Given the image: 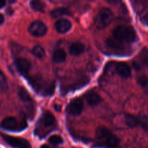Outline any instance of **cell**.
I'll list each match as a JSON object with an SVG mask.
<instances>
[{"mask_svg":"<svg viewBox=\"0 0 148 148\" xmlns=\"http://www.w3.org/2000/svg\"><path fill=\"white\" fill-rule=\"evenodd\" d=\"M114 37L122 42L132 43L137 38L135 30L132 27L129 25H119L113 31Z\"/></svg>","mask_w":148,"mask_h":148,"instance_id":"1","label":"cell"},{"mask_svg":"<svg viewBox=\"0 0 148 148\" xmlns=\"http://www.w3.org/2000/svg\"><path fill=\"white\" fill-rule=\"evenodd\" d=\"M96 135L97 137L108 147H116L119 143L118 137L113 134L111 132L105 127H98L96 131Z\"/></svg>","mask_w":148,"mask_h":148,"instance_id":"2","label":"cell"},{"mask_svg":"<svg viewBox=\"0 0 148 148\" xmlns=\"http://www.w3.org/2000/svg\"><path fill=\"white\" fill-rule=\"evenodd\" d=\"M114 19V14L111 10L103 8L98 13L95 18V26L98 29H103L111 24Z\"/></svg>","mask_w":148,"mask_h":148,"instance_id":"3","label":"cell"},{"mask_svg":"<svg viewBox=\"0 0 148 148\" xmlns=\"http://www.w3.org/2000/svg\"><path fill=\"white\" fill-rule=\"evenodd\" d=\"M28 31L34 37H42L47 33V27L41 21H35L30 25Z\"/></svg>","mask_w":148,"mask_h":148,"instance_id":"4","label":"cell"},{"mask_svg":"<svg viewBox=\"0 0 148 148\" xmlns=\"http://www.w3.org/2000/svg\"><path fill=\"white\" fill-rule=\"evenodd\" d=\"M4 140L8 143L10 145L15 148H30V143L27 140L20 137H12L8 135H3Z\"/></svg>","mask_w":148,"mask_h":148,"instance_id":"5","label":"cell"},{"mask_svg":"<svg viewBox=\"0 0 148 148\" xmlns=\"http://www.w3.org/2000/svg\"><path fill=\"white\" fill-rule=\"evenodd\" d=\"M83 101L81 98H75L72 100L68 106L67 110L69 114L73 116H78L83 110Z\"/></svg>","mask_w":148,"mask_h":148,"instance_id":"6","label":"cell"},{"mask_svg":"<svg viewBox=\"0 0 148 148\" xmlns=\"http://www.w3.org/2000/svg\"><path fill=\"white\" fill-rule=\"evenodd\" d=\"M55 27L59 33H65L71 29L72 23L67 19L62 18L56 22L55 24Z\"/></svg>","mask_w":148,"mask_h":148,"instance_id":"7","label":"cell"},{"mask_svg":"<svg viewBox=\"0 0 148 148\" xmlns=\"http://www.w3.org/2000/svg\"><path fill=\"white\" fill-rule=\"evenodd\" d=\"M15 66L21 74L25 75L30 71V63L25 58H18L15 61Z\"/></svg>","mask_w":148,"mask_h":148,"instance_id":"8","label":"cell"},{"mask_svg":"<svg viewBox=\"0 0 148 148\" xmlns=\"http://www.w3.org/2000/svg\"><path fill=\"white\" fill-rule=\"evenodd\" d=\"M116 71L121 77L127 78L131 75V68L125 62H119L117 64Z\"/></svg>","mask_w":148,"mask_h":148,"instance_id":"9","label":"cell"},{"mask_svg":"<svg viewBox=\"0 0 148 148\" xmlns=\"http://www.w3.org/2000/svg\"><path fill=\"white\" fill-rule=\"evenodd\" d=\"M1 126L4 129L10 131H14L17 129V121L14 117L8 116L4 119L1 122Z\"/></svg>","mask_w":148,"mask_h":148,"instance_id":"10","label":"cell"},{"mask_svg":"<svg viewBox=\"0 0 148 148\" xmlns=\"http://www.w3.org/2000/svg\"><path fill=\"white\" fill-rule=\"evenodd\" d=\"M85 101L90 106H96L101 101V98L97 92L94 91H89L85 95Z\"/></svg>","mask_w":148,"mask_h":148,"instance_id":"11","label":"cell"},{"mask_svg":"<svg viewBox=\"0 0 148 148\" xmlns=\"http://www.w3.org/2000/svg\"><path fill=\"white\" fill-rule=\"evenodd\" d=\"M69 51L72 56H79L85 51V46L82 43L79 42H75L70 45Z\"/></svg>","mask_w":148,"mask_h":148,"instance_id":"12","label":"cell"},{"mask_svg":"<svg viewBox=\"0 0 148 148\" xmlns=\"http://www.w3.org/2000/svg\"><path fill=\"white\" fill-rule=\"evenodd\" d=\"M66 59V53L63 49H57L53 52V61L55 63L60 64L64 62Z\"/></svg>","mask_w":148,"mask_h":148,"instance_id":"13","label":"cell"},{"mask_svg":"<svg viewBox=\"0 0 148 148\" xmlns=\"http://www.w3.org/2000/svg\"><path fill=\"white\" fill-rule=\"evenodd\" d=\"M69 14H70V11L64 7L54 9L51 12V15L53 18H57V17H60L64 15H69Z\"/></svg>","mask_w":148,"mask_h":148,"instance_id":"14","label":"cell"},{"mask_svg":"<svg viewBox=\"0 0 148 148\" xmlns=\"http://www.w3.org/2000/svg\"><path fill=\"white\" fill-rule=\"evenodd\" d=\"M55 117L50 112H46L42 118V122L45 127H51L55 123Z\"/></svg>","mask_w":148,"mask_h":148,"instance_id":"15","label":"cell"},{"mask_svg":"<svg viewBox=\"0 0 148 148\" xmlns=\"http://www.w3.org/2000/svg\"><path fill=\"white\" fill-rule=\"evenodd\" d=\"M18 96L22 101L26 103H30L32 102V98L27 90L24 88H20L18 90Z\"/></svg>","mask_w":148,"mask_h":148,"instance_id":"16","label":"cell"},{"mask_svg":"<svg viewBox=\"0 0 148 148\" xmlns=\"http://www.w3.org/2000/svg\"><path fill=\"white\" fill-rule=\"evenodd\" d=\"M107 45H108L109 47L112 48V49H121L123 47V43L124 42L121 41L119 39L116 38L115 37H110L109 38L107 39L106 40Z\"/></svg>","mask_w":148,"mask_h":148,"instance_id":"17","label":"cell"},{"mask_svg":"<svg viewBox=\"0 0 148 148\" xmlns=\"http://www.w3.org/2000/svg\"><path fill=\"white\" fill-rule=\"evenodd\" d=\"M125 121L126 124L130 127H134L140 124L138 117L134 116L132 115V114H126Z\"/></svg>","mask_w":148,"mask_h":148,"instance_id":"18","label":"cell"},{"mask_svg":"<svg viewBox=\"0 0 148 148\" xmlns=\"http://www.w3.org/2000/svg\"><path fill=\"white\" fill-rule=\"evenodd\" d=\"M32 53L38 59H43L46 56V52L42 46L37 45L35 46L32 49Z\"/></svg>","mask_w":148,"mask_h":148,"instance_id":"19","label":"cell"},{"mask_svg":"<svg viewBox=\"0 0 148 148\" xmlns=\"http://www.w3.org/2000/svg\"><path fill=\"white\" fill-rule=\"evenodd\" d=\"M30 4L31 8L35 11L40 12L44 11V4L40 0H31Z\"/></svg>","mask_w":148,"mask_h":148,"instance_id":"20","label":"cell"},{"mask_svg":"<svg viewBox=\"0 0 148 148\" xmlns=\"http://www.w3.org/2000/svg\"><path fill=\"white\" fill-rule=\"evenodd\" d=\"M7 88H8V84L6 77L2 71L0 69V89L1 90H7Z\"/></svg>","mask_w":148,"mask_h":148,"instance_id":"21","label":"cell"},{"mask_svg":"<svg viewBox=\"0 0 148 148\" xmlns=\"http://www.w3.org/2000/svg\"><path fill=\"white\" fill-rule=\"evenodd\" d=\"M138 82L148 95V78L146 77H141L138 79Z\"/></svg>","mask_w":148,"mask_h":148,"instance_id":"22","label":"cell"},{"mask_svg":"<svg viewBox=\"0 0 148 148\" xmlns=\"http://www.w3.org/2000/svg\"><path fill=\"white\" fill-rule=\"evenodd\" d=\"M49 142L53 145H60L63 143V139L61 136L52 135L51 137H49Z\"/></svg>","mask_w":148,"mask_h":148,"instance_id":"23","label":"cell"},{"mask_svg":"<svg viewBox=\"0 0 148 148\" xmlns=\"http://www.w3.org/2000/svg\"><path fill=\"white\" fill-rule=\"evenodd\" d=\"M142 22H143L145 25H148V12L142 17Z\"/></svg>","mask_w":148,"mask_h":148,"instance_id":"24","label":"cell"},{"mask_svg":"<svg viewBox=\"0 0 148 148\" xmlns=\"http://www.w3.org/2000/svg\"><path fill=\"white\" fill-rule=\"evenodd\" d=\"M108 4H116L121 1V0H106Z\"/></svg>","mask_w":148,"mask_h":148,"instance_id":"25","label":"cell"},{"mask_svg":"<svg viewBox=\"0 0 148 148\" xmlns=\"http://www.w3.org/2000/svg\"><path fill=\"white\" fill-rule=\"evenodd\" d=\"M6 5V0H0V9Z\"/></svg>","mask_w":148,"mask_h":148,"instance_id":"26","label":"cell"},{"mask_svg":"<svg viewBox=\"0 0 148 148\" xmlns=\"http://www.w3.org/2000/svg\"><path fill=\"white\" fill-rule=\"evenodd\" d=\"M4 21V15H3V14H0V25L3 24Z\"/></svg>","mask_w":148,"mask_h":148,"instance_id":"27","label":"cell"},{"mask_svg":"<svg viewBox=\"0 0 148 148\" xmlns=\"http://www.w3.org/2000/svg\"><path fill=\"white\" fill-rule=\"evenodd\" d=\"M40 148H51V147H49L48 145H43L41 146V147Z\"/></svg>","mask_w":148,"mask_h":148,"instance_id":"28","label":"cell"},{"mask_svg":"<svg viewBox=\"0 0 148 148\" xmlns=\"http://www.w3.org/2000/svg\"><path fill=\"white\" fill-rule=\"evenodd\" d=\"M9 1H10V2H14V1H15V0H9Z\"/></svg>","mask_w":148,"mask_h":148,"instance_id":"29","label":"cell"}]
</instances>
